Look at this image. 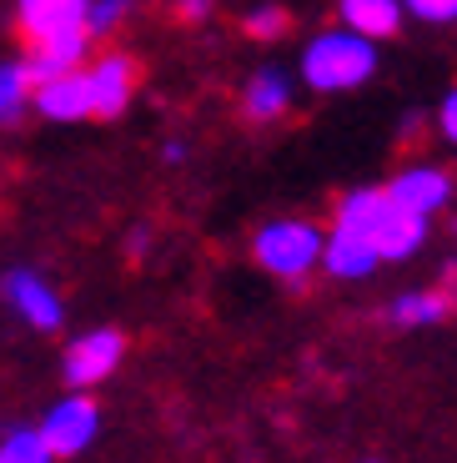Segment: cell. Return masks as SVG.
I'll list each match as a JSON object with an SVG mask.
<instances>
[{"mask_svg":"<svg viewBox=\"0 0 457 463\" xmlns=\"http://www.w3.org/2000/svg\"><path fill=\"white\" fill-rule=\"evenodd\" d=\"M15 21H21L25 41H35L61 25H86V0H15Z\"/></svg>","mask_w":457,"mask_h":463,"instance_id":"4fadbf2b","label":"cell"},{"mask_svg":"<svg viewBox=\"0 0 457 463\" xmlns=\"http://www.w3.org/2000/svg\"><path fill=\"white\" fill-rule=\"evenodd\" d=\"M372 71H378V41L347 31V25L312 35L307 51H302V61H297V76L322 96L357 91L362 81H372Z\"/></svg>","mask_w":457,"mask_h":463,"instance_id":"6da1fadb","label":"cell"},{"mask_svg":"<svg viewBox=\"0 0 457 463\" xmlns=\"http://www.w3.org/2000/svg\"><path fill=\"white\" fill-rule=\"evenodd\" d=\"M121 353H126V337L116 327H96V333H80L66 347V383L70 388H96L121 368Z\"/></svg>","mask_w":457,"mask_h":463,"instance_id":"8992f818","label":"cell"},{"mask_svg":"<svg viewBox=\"0 0 457 463\" xmlns=\"http://www.w3.org/2000/svg\"><path fill=\"white\" fill-rule=\"evenodd\" d=\"M31 71H25V61H0V127L5 121H15V116L31 106Z\"/></svg>","mask_w":457,"mask_h":463,"instance_id":"9a60e30c","label":"cell"},{"mask_svg":"<svg viewBox=\"0 0 457 463\" xmlns=\"http://www.w3.org/2000/svg\"><path fill=\"white\" fill-rule=\"evenodd\" d=\"M0 298L11 302L15 317H21V323H31L35 333H56V327L66 323L61 292L51 288L41 272H31V267H11V272L0 278Z\"/></svg>","mask_w":457,"mask_h":463,"instance_id":"277c9868","label":"cell"},{"mask_svg":"<svg viewBox=\"0 0 457 463\" xmlns=\"http://www.w3.org/2000/svg\"><path fill=\"white\" fill-rule=\"evenodd\" d=\"M322 267H327L331 278L357 282V278H367V272H378L382 257H378V247L367 242V237H357V232H342V227H331L327 237H322Z\"/></svg>","mask_w":457,"mask_h":463,"instance_id":"8fae6325","label":"cell"},{"mask_svg":"<svg viewBox=\"0 0 457 463\" xmlns=\"http://www.w3.org/2000/svg\"><path fill=\"white\" fill-rule=\"evenodd\" d=\"M402 11L423 25H457V0H402Z\"/></svg>","mask_w":457,"mask_h":463,"instance_id":"d6986e66","label":"cell"},{"mask_svg":"<svg viewBox=\"0 0 457 463\" xmlns=\"http://www.w3.org/2000/svg\"><path fill=\"white\" fill-rule=\"evenodd\" d=\"M86 96H91V116H101V121H111V116H121L131 106V96H136V61L126 56V51H106V56L86 61Z\"/></svg>","mask_w":457,"mask_h":463,"instance_id":"5b68a950","label":"cell"},{"mask_svg":"<svg viewBox=\"0 0 457 463\" xmlns=\"http://www.w3.org/2000/svg\"><path fill=\"white\" fill-rule=\"evenodd\" d=\"M252 257L272 272V278L297 282L322 262V232L307 217H272L256 227L252 237Z\"/></svg>","mask_w":457,"mask_h":463,"instance_id":"7a4b0ae2","label":"cell"},{"mask_svg":"<svg viewBox=\"0 0 457 463\" xmlns=\"http://www.w3.org/2000/svg\"><path fill=\"white\" fill-rule=\"evenodd\" d=\"M0 463H56V453L46 449L41 429H11L0 439Z\"/></svg>","mask_w":457,"mask_h":463,"instance_id":"2e32d148","label":"cell"},{"mask_svg":"<svg viewBox=\"0 0 457 463\" xmlns=\"http://www.w3.org/2000/svg\"><path fill=\"white\" fill-rule=\"evenodd\" d=\"M176 15L182 21H206L211 15V0H176Z\"/></svg>","mask_w":457,"mask_h":463,"instance_id":"44dd1931","label":"cell"},{"mask_svg":"<svg viewBox=\"0 0 457 463\" xmlns=\"http://www.w3.org/2000/svg\"><path fill=\"white\" fill-rule=\"evenodd\" d=\"M286 106H292V71L282 66H256L241 86V116L266 127V121H282Z\"/></svg>","mask_w":457,"mask_h":463,"instance_id":"9c48e42d","label":"cell"},{"mask_svg":"<svg viewBox=\"0 0 457 463\" xmlns=\"http://www.w3.org/2000/svg\"><path fill=\"white\" fill-rule=\"evenodd\" d=\"M31 106L46 121H86L91 116V96H86V71H66L51 81H35Z\"/></svg>","mask_w":457,"mask_h":463,"instance_id":"30bf717a","label":"cell"},{"mask_svg":"<svg viewBox=\"0 0 457 463\" xmlns=\"http://www.w3.org/2000/svg\"><path fill=\"white\" fill-rule=\"evenodd\" d=\"M241 25H247L252 41H276V35L286 31V11H282V5H256V11L241 15Z\"/></svg>","mask_w":457,"mask_h":463,"instance_id":"ac0fdd59","label":"cell"},{"mask_svg":"<svg viewBox=\"0 0 457 463\" xmlns=\"http://www.w3.org/2000/svg\"><path fill=\"white\" fill-rule=\"evenodd\" d=\"M387 197L397 202L402 212H417V217H433L452 202V172L433 162H417V166H402L397 176L387 182Z\"/></svg>","mask_w":457,"mask_h":463,"instance_id":"ba28073f","label":"cell"},{"mask_svg":"<svg viewBox=\"0 0 457 463\" xmlns=\"http://www.w3.org/2000/svg\"><path fill=\"white\" fill-rule=\"evenodd\" d=\"M131 11H136V0H86V31H91V35H111Z\"/></svg>","mask_w":457,"mask_h":463,"instance_id":"e0dca14e","label":"cell"},{"mask_svg":"<svg viewBox=\"0 0 457 463\" xmlns=\"http://www.w3.org/2000/svg\"><path fill=\"white\" fill-rule=\"evenodd\" d=\"M452 313V298L443 288H423V292H402L392 302V323L397 327H433Z\"/></svg>","mask_w":457,"mask_h":463,"instance_id":"5bb4252c","label":"cell"},{"mask_svg":"<svg viewBox=\"0 0 457 463\" xmlns=\"http://www.w3.org/2000/svg\"><path fill=\"white\" fill-rule=\"evenodd\" d=\"M166 162H172V166L186 162V146H182V141H166Z\"/></svg>","mask_w":457,"mask_h":463,"instance_id":"7402d4cb","label":"cell"},{"mask_svg":"<svg viewBox=\"0 0 457 463\" xmlns=\"http://www.w3.org/2000/svg\"><path fill=\"white\" fill-rule=\"evenodd\" d=\"M91 41L96 35L86 25H61L51 35H35L31 56H25V71L31 81H51V76H66V71H80L91 61Z\"/></svg>","mask_w":457,"mask_h":463,"instance_id":"52a82bcc","label":"cell"},{"mask_svg":"<svg viewBox=\"0 0 457 463\" xmlns=\"http://www.w3.org/2000/svg\"><path fill=\"white\" fill-rule=\"evenodd\" d=\"M337 15L347 31L367 35V41H387L402 31V0H342Z\"/></svg>","mask_w":457,"mask_h":463,"instance_id":"7c38bea8","label":"cell"},{"mask_svg":"<svg viewBox=\"0 0 457 463\" xmlns=\"http://www.w3.org/2000/svg\"><path fill=\"white\" fill-rule=\"evenodd\" d=\"M96 433H101V408L80 393V388L70 398H61V403H51V413L41 418V439H46V449L56 458L86 453L96 443Z\"/></svg>","mask_w":457,"mask_h":463,"instance_id":"3957f363","label":"cell"},{"mask_svg":"<svg viewBox=\"0 0 457 463\" xmlns=\"http://www.w3.org/2000/svg\"><path fill=\"white\" fill-rule=\"evenodd\" d=\"M437 131H443V137L457 146V86L443 96V106H437Z\"/></svg>","mask_w":457,"mask_h":463,"instance_id":"ffe728a7","label":"cell"}]
</instances>
